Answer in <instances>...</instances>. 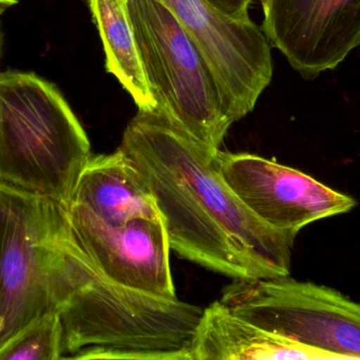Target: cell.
<instances>
[{
  "instance_id": "cell-5",
  "label": "cell",
  "mask_w": 360,
  "mask_h": 360,
  "mask_svg": "<svg viewBox=\"0 0 360 360\" xmlns=\"http://www.w3.org/2000/svg\"><path fill=\"white\" fill-rule=\"evenodd\" d=\"M63 204L0 183V353L55 313Z\"/></svg>"
},
{
  "instance_id": "cell-8",
  "label": "cell",
  "mask_w": 360,
  "mask_h": 360,
  "mask_svg": "<svg viewBox=\"0 0 360 360\" xmlns=\"http://www.w3.org/2000/svg\"><path fill=\"white\" fill-rule=\"evenodd\" d=\"M213 165L239 200L266 225L297 237L321 220L355 209L353 197L310 175L250 154L216 150Z\"/></svg>"
},
{
  "instance_id": "cell-7",
  "label": "cell",
  "mask_w": 360,
  "mask_h": 360,
  "mask_svg": "<svg viewBox=\"0 0 360 360\" xmlns=\"http://www.w3.org/2000/svg\"><path fill=\"white\" fill-rule=\"evenodd\" d=\"M194 40L217 82L229 120L253 111L273 77L266 34L252 19L224 16L207 0H162Z\"/></svg>"
},
{
  "instance_id": "cell-14",
  "label": "cell",
  "mask_w": 360,
  "mask_h": 360,
  "mask_svg": "<svg viewBox=\"0 0 360 360\" xmlns=\"http://www.w3.org/2000/svg\"><path fill=\"white\" fill-rule=\"evenodd\" d=\"M60 323L56 313H51L11 342L0 360H60Z\"/></svg>"
},
{
  "instance_id": "cell-11",
  "label": "cell",
  "mask_w": 360,
  "mask_h": 360,
  "mask_svg": "<svg viewBox=\"0 0 360 360\" xmlns=\"http://www.w3.org/2000/svg\"><path fill=\"white\" fill-rule=\"evenodd\" d=\"M68 203L84 207L108 225L137 218L162 219L147 182L120 148L90 156Z\"/></svg>"
},
{
  "instance_id": "cell-2",
  "label": "cell",
  "mask_w": 360,
  "mask_h": 360,
  "mask_svg": "<svg viewBox=\"0 0 360 360\" xmlns=\"http://www.w3.org/2000/svg\"><path fill=\"white\" fill-rule=\"evenodd\" d=\"M61 245L55 308L60 360H193L202 309L105 278L72 240L67 218Z\"/></svg>"
},
{
  "instance_id": "cell-15",
  "label": "cell",
  "mask_w": 360,
  "mask_h": 360,
  "mask_svg": "<svg viewBox=\"0 0 360 360\" xmlns=\"http://www.w3.org/2000/svg\"><path fill=\"white\" fill-rule=\"evenodd\" d=\"M214 8L224 16L237 20H249L250 6L255 0H207Z\"/></svg>"
},
{
  "instance_id": "cell-4",
  "label": "cell",
  "mask_w": 360,
  "mask_h": 360,
  "mask_svg": "<svg viewBox=\"0 0 360 360\" xmlns=\"http://www.w3.org/2000/svg\"><path fill=\"white\" fill-rule=\"evenodd\" d=\"M128 6L156 109L197 141L219 149L233 124L198 46L162 0H128Z\"/></svg>"
},
{
  "instance_id": "cell-6",
  "label": "cell",
  "mask_w": 360,
  "mask_h": 360,
  "mask_svg": "<svg viewBox=\"0 0 360 360\" xmlns=\"http://www.w3.org/2000/svg\"><path fill=\"white\" fill-rule=\"evenodd\" d=\"M219 302L271 333L345 360H360V302L338 290L290 275L234 279Z\"/></svg>"
},
{
  "instance_id": "cell-16",
  "label": "cell",
  "mask_w": 360,
  "mask_h": 360,
  "mask_svg": "<svg viewBox=\"0 0 360 360\" xmlns=\"http://www.w3.org/2000/svg\"><path fill=\"white\" fill-rule=\"evenodd\" d=\"M19 0H0V15L11 6L18 4Z\"/></svg>"
},
{
  "instance_id": "cell-10",
  "label": "cell",
  "mask_w": 360,
  "mask_h": 360,
  "mask_svg": "<svg viewBox=\"0 0 360 360\" xmlns=\"http://www.w3.org/2000/svg\"><path fill=\"white\" fill-rule=\"evenodd\" d=\"M262 31L306 80L335 69L360 44V0H260Z\"/></svg>"
},
{
  "instance_id": "cell-3",
  "label": "cell",
  "mask_w": 360,
  "mask_h": 360,
  "mask_svg": "<svg viewBox=\"0 0 360 360\" xmlns=\"http://www.w3.org/2000/svg\"><path fill=\"white\" fill-rule=\"evenodd\" d=\"M91 156L55 85L32 72L0 71V183L67 204Z\"/></svg>"
},
{
  "instance_id": "cell-9",
  "label": "cell",
  "mask_w": 360,
  "mask_h": 360,
  "mask_svg": "<svg viewBox=\"0 0 360 360\" xmlns=\"http://www.w3.org/2000/svg\"><path fill=\"white\" fill-rule=\"evenodd\" d=\"M65 211L72 240L105 278L150 295L176 297L162 219L108 225L74 203L65 204Z\"/></svg>"
},
{
  "instance_id": "cell-12",
  "label": "cell",
  "mask_w": 360,
  "mask_h": 360,
  "mask_svg": "<svg viewBox=\"0 0 360 360\" xmlns=\"http://www.w3.org/2000/svg\"><path fill=\"white\" fill-rule=\"evenodd\" d=\"M193 360H345L333 353L271 333L231 312L219 300L205 309Z\"/></svg>"
},
{
  "instance_id": "cell-1",
  "label": "cell",
  "mask_w": 360,
  "mask_h": 360,
  "mask_svg": "<svg viewBox=\"0 0 360 360\" xmlns=\"http://www.w3.org/2000/svg\"><path fill=\"white\" fill-rule=\"evenodd\" d=\"M120 149L147 182L171 249L233 279L291 274L296 236L266 225L213 165L217 149L184 132L160 110H139Z\"/></svg>"
},
{
  "instance_id": "cell-13",
  "label": "cell",
  "mask_w": 360,
  "mask_h": 360,
  "mask_svg": "<svg viewBox=\"0 0 360 360\" xmlns=\"http://www.w3.org/2000/svg\"><path fill=\"white\" fill-rule=\"evenodd\" d=\"M105 53V69L133 97L139 110L158 107L137 48L128 0H88Z\"/></svg>"
}]
</instances>
